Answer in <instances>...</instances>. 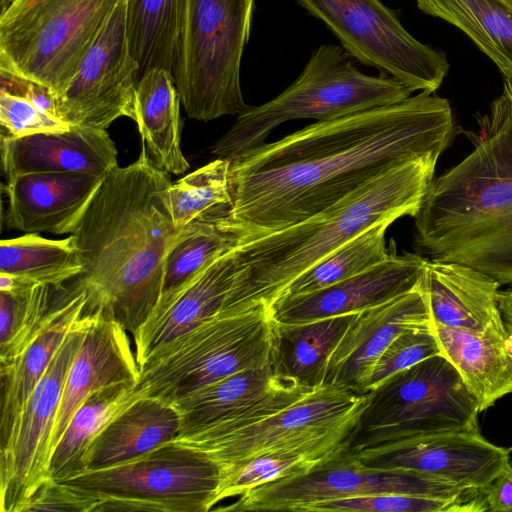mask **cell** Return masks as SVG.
Listing matches in <instances>:
<instances>
[{"mask_svg": "<svg viewBox=\"0 0 512 512\" xmlns=\"http://www.w3.org/2000/svg\"><path fill=\"white\" fill-rule=\"evenodd\" d=\"M240 240L241 236L228 217L191 223L168 253L160 296L182 286L206 266L233 250Z\"/></svg>", "mask_w": 512, "mask_h": 512, "instance_id": "obj_38", "label": "cell"}, {"mask_svg": "<svg viewBox=\"0 0 512 512\" xmlns=\"http://www.w3.org/2000/svg\"><path fill=\"white\" fill-rule=\"evenodd\" d=\"M93 312L74 323L31 393L14 432L0 447V510L21 512L49 475L51 441L63 388Z\"/></svg>", "mask_w": 512, "mask_h": 512, "instance_id": "obj_14", "label": "cell"}, {"mask_svg": "<svg viewBox=\"0 0 512 512\" xmlns=\"http://www.w3.org/2000/svg\"><path fill=\"white\" fill-rule=\"evenodd\" d=\"M278 340L270 306L221 310L156 350L140 367L136 392L173 404L237 372L275 367Z\"/></svg>", "mask_w": 512, "mask_h": 512, "instance_id": "obj_6", "label": "cell"}, {"mask_svg": "<svg viewBox=\"0 0 512 512\" xmlns=\"http://www.w3.org/2000/svg\"><path fill=\"white\" fill-rule=\"evenodd\" d=\"M385 260L350 278L313 293L280 297L270 306L279 324H301L358 313L416 288L428 259L415 253L397 254L390 240Z\"/></svg>", "mask_w": 512, "mask_h": 512, "instance_id": "obj_18", "label": "cell"}, {"mask_svg": "<svg viewBox=\"0 0 512 512\" xmlns=\"http://www.w3.org/2000/svg\"><path fill=\"white\" fill-rule=\"evenodd\" d=\"M349 451L369 467L421 473L466 491H484L510 463L509 450L479 430L387 438Z\"/></svg>", "mask_w": 512, "mask_h": 512, "instance_id": "obj_16", "label": "cell"}, {"mask_svg": "<svg viewBox=\"0 0 512 512\" xmlns=\"http://www.w3.org/2000/svg\"><path fill=\"white\" fill-rule=\"evenodd\" d=\"M420 287L426 295L433 323L484 331L503 321L497 302L499 284L477 270L428 260Z\"/></svg>", "mask_w": 512, "mask_h": 512, "instance_id": "obj_25", "label": "cell"}, {"mask_svg": "<svg viewBox=\"0 0 512 512\" xmlns=\"http://www.w3.org/2000/svg\"><path fill=\"white\" fill-rule=\"evenodd\" d=\"M181 419L170 403L138 397L100 431L87 449L85 471L110 467L175 440Z\"/></svg>", "mask_w": 512, "mask_h": 512, "instance_id": "obj_27", "label": "cell"}, {"mask_svg": "<svg viewBox=\"0 0 512 512\" xmlns=\"http://www.w3.org/2000/svg\"><path fill=\"white\" fill-rule=\"evenodd\" d=\"M171 183L142 143L136 161L105 175L70 234L83 265L73 283L86 293L85 311L118 320L131 336L156 306L168 253L190 225L173 223Z\"/></svg>", "mask_w": 512, "mask_h": 512, "instance_id": "obj_2", "label": "cell"}, {"mask_svg": "<svg viewBox=\"0 0 512 512\" xmlns=\"http://www.w3.org/2000/svg\"><path fill=\"white\" fill-rule=\"evenodd\" d=\"M438 354H441V350L431 322L403 331L377 359L366 386V393L392 375Z\"/></svg>", "mask_w": 512, "mask_h": 512, "instance_id": "obj_41", "label": "cell"}, {"mask_svg": "<svg viewBox=\"0 0 512 512\" xmlns=\"http://www.w3.org/2000/svg\"><path fill=\"white\" fill-rule=\"evenodd\" d=\"M105 176L78 172H38L2 184L8 229L25 233L72 234Z\"/></svg>", "mask_w": 512, "mask_h": 512, "instance_id": "obj_20", "label": "cell"}, {"mask_svg": "<svg viewBox=\"0 0 512 512\" xmlns=\"http://www.w3.org/2000/svg\"><path fill=\"white\" fill-rule=\"evenodd\" d=\"M318 462L302 454L271 452L221 465L216 505L270 482L304 473Z\"/></svg>", "mask_w": 512, "mask_h": 512, "instance_id": "obj_39", "label": "cell"}, {"mask_svg": "<svg viewBox=\"0 0 512 512\" xmlns=\"http://www.w3.org/2000/svg\"><path fill=\"white\" fill-rule=\"evenodd\" d=\"M379 493H402L455 500L470 496L438 478L403 470H381L363 464L347 447L310 470L257 487L218 511H296L310 504Z\"/></svg>", "mask_w": 512, "mask_h": 512, "instance_id": "obj_13", "label": "cell"}, {"mask_svg": "<svg viewBox=\"0 0 512 512\" xmlns=\"http://www.w3.org/2000/svg\"><path fill=\"white\" fill-rule=\"evenodd\" d=\"M453 129L448 100L421 91L265 142L229 160V222L241 240L302 222L415 157L442 153Z\"/></svg>", "mask_w": 512, "mask_h": 512, "instance_id": "obj_1", "label": "cell"}, {"mask_svg": "<svg viewBox=\"0 0 512 512\" xmlns=\"http://www.w3.org/2000/svg\"><path fill=\"white\" fill-rule=\"evenodd\" d=\"M121 0H14L0 15V69L62 94Z\"/></svg>", "mask_w": 512, "mask_h": 512, "instance_id": "obj_8", "label": "cell"}, {"mask_svg": "<svg viewBox=\"0 0 512 512\" xmlns=\"http://www.w3.org/2000/svg\"><path fill=\"white\" fill-rule=\"evenodd\" d=\"M184 0H127L130 53L138 65L136 81L153 68L173 74Z\"/></svg>", "mask_w": 512, "mask_h": 512, "instance_id": "obj_33", "label": "cell"}, {"mask_svg": "<svg viewBox=\"0 0 512 512\" xmlns=\"http://www.w3.org/2000/svg\"><path fill=\"white\" fill-rule=\"evenodd\" d=\"M476 494L461 499L446 500L402 493H379L365 496L323 500L304 507L301 512L476 511Z\"/></svg>", "mask_w": 512, "mask_h": 512, "instance_id": "obj_40", "label": "cell"}, {"mask_svg": "<svg viewBox=\"0 0 512 512\" xmlns=\"http://www.w3.org/2000/svg\"><path fill=\"white\" fill-rule=\"evenodd\" d=\"M255 0H184L173 77L190 118L239 115L250 106L241 64Z\"/></svg>", "mask_w": 512, "mask_h": 512, "instance_id": "obj_7", "label": "cell"}, {"mask_svg": "<svg viewBox=\"0 0 512 512\" xmlns=\"http://www.w3.org/2000/svg\"><path fill=\"white\" fill-rule=\"evenodd\" d=\"M510 466H511V468H512V462H510Z\"/></svg>", "mask_w": 512, "mask_h": 512, "instance_id": "obj_48", "label": "cell"}, {"mask_svg": "<svg viewBox=\"0 0 512 512\" xmlns=\"http://www.w3.org/2000/svg\"><path fill=\"white\" fill-rule=\"evenodd\" d=\"M430 322L420 283L407 293L359 312L329 358L324 386L366 394L373 367L388 345L403 331Z\"/></svg>", "mask_w": 512, "mask_h": 512, "instance_id": "obj_19", "label": "cell"}, {"mask_svg": "<svg viewBox=\"0 0 512 512\" xmlns=\"http://www.w3.org/2000/svg\"><path fill=\"white\" fill-rule=\"evenodd\" d=\"M140 368L128 331L100 311L92 321L65 380L53 430L51 454L71 417L91 393L119 382H138Z\"/></svg>", "mask_w": 512, "mask_h": 512, "instance_id": "obj_21", "label": "cell"}, {"mask_svg": "<svg viewBox=\"0 0 512 512\" xmlns=\"http://www.w3.org/2000/svg\"><path fill=\"white\" fill-rule=\"evenodd\" d=\"M98 503L96 498L80 489L63 482L49 480L36 490L21 512H95Z\"/></svg>", "mask_w": 512, "mask_h": 512, "instance_id": "obj_42", "label": "cell"}, {"mask_svg": "<svg viewBox=\"0 0 512 512\" xmlns=\"http://www.w3.org/2000/svg\"><path fill=\"white\" fill-rule=\"evenodd\" d=\"M422 12L464 32L503 75H512V10L499 0H415Z\"/></svg>", "mask_w": 512, "mask_h": 512, "instance_id": "obj_32", "label": "cell"}, {"mask_svg": "<svg viewBox=\"0 0 512 512\" xmlns=\"http://www.w3.org/2000/svg\"><path fill=\"white\" fill-rule=\"evenodd\" d=\"M474 150L434 178L414 216L415 242L431 261L512 284V103L503 92L479 119Z\"/></svg>", "mask_w": 512, "mask_h": 512, "instance_id": "obj_3", "label": "cell"}, {"mask_svg": "<svg viewBox=\"0 0 512 512\" xmlns=\"http://www.w3.org/2000/svg\"><path fill=\"white\" fill-rule=\"evenodd\" d=\"M478 403L442 354L402 370L368 393L347 449L381 439L479 430Z\"/></svg>", "mask_w": 512, "mask_h": 512, "instance_id": "obj_10", "label": "cell"}, {"mask_svg": "<svg viewBox=\"0 0 512 512\" xmlns=\"http://www.w3.org/2000/svg\"><path fill=\"white\" fill-rule=\"evenodd\" d=\"M441 354L456 368L480 412L512 393V330L503 320L484 331L431 321Z\"/></svg>", "mask_w": 512, "mask_h": 512, "instance_id": "obj_24", "label": "cell"}, {"mask_svg": "<svg viewBox=\"0 0 512 512\" xmlns=\"http://www.w3.org/2000/svg\"><path fill=\"white\" fill-rule=\"evenodd\" d=\"M86 293L74 283L30 345L13 361L0 364V447L7 444L22 411L74 323L84 314Z\"/></svg>", "mask_w": 512, "mask_h": 512, "instance_id": "obj_26", "label": "cell"}, {"mask_svg": "<svg viewBox=\"0 0 512 512\" xmlns=\"http://www.w3.org/2000/svg\"><path fill=\"white\" fill-rule=\"evenodd\" d=\"M126 5L117 4L67 89L55 96L59 117L70 125L106 130L120 117L135 119L138 65L129 49Z\"/></svg>", "mask_w": 512, "mask_h": 512, "instance_id": "obj_15", "label": "cell"}, {"mask_svg": "<svg viewBox=\"0 0 512 512\" xmlns=\"http://www.w3.org/2000/svg\"><path fill=\"white\" fill-rule=\"evenodd\" d=\"M441 153L415 157L334 206L276 232L241 240L232 250L236 277L222 310L271 304L299 275L374 224L415 216Z\"/></svg>", "mask_w": 512, "mask_h": 512, "instance_id": "obj_4", "label": "cell"}, {"mask_svg": "<svg viewBox=\"0 0 512 512\" xmlns=\"http://www.w3.org/2000/svg\"><path fill=\"white\" fill-rule=\"evenodd\" d=\"M497 302L503 320L512 330V289L499 291Z\"/></svg>", "mask_w": 512, "mask_h": 512, "instance_id": "obj_44", "label": "cell"}, {"mask_svg": "<svg viewBox=\"0 0 512 512\" xmlns=\"http://www.w3.org/2000/svg\"><path fill=\"white\" fill-rule=\"evenodd\" d=\"M166 203L177 228L228 217L232 205L230 161L216 158L171 183Z\"/></svg>", "mask_w": 512, "mask_h": 512, "instance_id": "obj_35", "label": "cell"}, {"mask_svg": "<svg viewBox=\"0 0 512 512\" xmlns=\"http://www.w3.org/2000/svg\"><path fill=\"white\" fill-rule=\"evenodd\" d=\"M0 151L6 181L38 172L105 176L118 165L115 144L106 130L80 125L20 138L1 134Z\"/></svg>", "mask_w": 512, "mask_h": 512, "instance_id": "obj_23", "label": "cell"}, {"mask_svg": "<svg viewBox=\"0 0 512 512\" xmlns=\"http://www.w3.org/2000/svg\"><path fill=\"white\" fill-rule=\"evenodd\" d=\"M136 384L132 381L110 384L85 398L52 451L49 462L52 480L63 482L85 471L88 447L111 419L139 397Z\"/></svg>", "mask_w": 512, "mask_h": 512, "instance_id": "obj_30", "label": "cell"}, {"mask_svg": "<svg viewBox=\"0 0 512 512\" xmlns=\"http://www.w3.org/2000/svg\"><path fill=\"white\" fill-rule=\"evenodd\" d=\"M391 223L378 222L342 244L295 278L278 298L316 292L382 262L389 254L385 233Z\"/></svg>", "mask_w": 512, "mask_h": 512, "instance_id": "obj_36", "label": "cell"}, {"mask_svg": "<svg viewBox=\"0 0 512 512\" xmlns=\"http://www.w3.org/2000/svg\"><path fill=\"white\" fill-rule=\"evenodd\" d=\"M68 291L0 273V364L17 358L38 336Z\"/></svg>", "mask_w": 512, "mask_h": 512, "instance_id": "obj_29", "label": "cell"}, {"mask_svg": "<svg viewBox=\"0 0 512 512\" xmlns=\"http://www.w3.org/2000/svg\"><path fill=\"white\" fill-rule=\"evenodd\" d=\"M358 313L279 324L276 371L311 390L323 387L329 358Z\"/></svg>", "mask_w": 512, "mask_h": 512, "instance_id": "obj_31", "label": "cell"}, {"mask_svg": "<svg viewBox=\"0 0 512 512\" xmlns=\"http://www.w3.org/2000/svg\"><path fill=\"white\" fill-rule=\"evenodd\" d=\"M14 0H0V15L3 14Z\"/></svg>", "mask_w": 512, "mask_h": 512, "instance_id": "obj_46", "label": "cell"}, {"mask_svg": "<svg viewBox=\"0 0 512 512\" xmlns=\"http://www.w3.org/2000/svg\"><path fill=\"white\" fill-rule=\"evenodd\" d=\"M486 511L512 512V468L508 467L482 491Z\"/></svg>", "mask_w": 512, "mask_h": 512, "instance_id": "obj_43", "label": "cell"}, {"mask_svg": "<svg viewBox=\"0 0 512 512\" xmlns=\"http://www.w3.org/2000/svg\"><path fill=\"white\" fill-rule=\"evenodd\" d=\"M501 1L505 6L510 8L512 10V0H499Z\"/></svg>", "mask_w": 512, "mask_h": 512, "instance_id": "obj_47", "label": "cell"}, {"mask_svg": "<svg viewBox=\"0 0 512 512\" xmlns=\"http://www.w3.org/2000/svg\"><path fill=\"white\" fill-rule=\"evenodd\" d=\"M180 101L173 74L165 69L153 68L137 82L134 121L149 158L169 174L189 169L180 145Z\"/></svg>", "mask_w": 512, "mask_h": 512, "instance_id": "obj_28", "label": "cell"}, {"mask_svg": "<svg viewBox=\"0 0 512 512\" xmlns=\"http://www.w3.org/2000/svg\"><path fill=\"white\" fill-rule=\"evenodd\" d=\"M367 401L368 393L323 386L244 428L175 440L202 451L219 466L271 452L321 461L348 446Z\"/></svg>", "mask_w": 512, "mask_h": 512, "instance_id": "obj_11", "label": "cell"}, {"mask_svg": "<svg viewBox=\"0 0 512 512\" xmlns=\"http://www.w3.org/2000/svg\"><path fill=\"white\" fill-rule=\"evenodd\" d=\"M413 91L386 75L360 71L342 46L322 44L299 76L278 96L237 115L212 146L216 158L231 160L265 143L280 124L295 119L327 121L400 102Z\"/></svg>", "mask_w": 512, "mask_h": 512, "instance_id": "obj_5", "label": "cell"}, {"mask_svg": "<svg viewBox=\"0 0 512 512\" xmlns=\"http://www.w3.org/2000/svg\"><path fill=\"white\" fill-rule=\"evenodd\" d=\"M0 79L1 134L20 138L70 128L59 117L50 89L2 69Z\"/></svg>", "mask_w": 512, "mask_h": 512, "instance_id": "obj_37", "label": "cell"}, {"mask_svg": "<svg viewBox=\"0 0 512 512\" xmlns=\"http://www.w3.org/2000/svg\"><path fill=\"white\" fill-rule=\"evenodd\" d=\"M83 265L72 235L54 240L36 233L0 242V273L63 287L78 277Z\"/></svg>", "mask_w": 512, "mask_h": 512, "instance_id": "obj_34", "label": "cell"}, {"mask_svg": "<svg viewBox=\"0 0 512 512\" xmlns=\"http://www.w3.org/2000/svg\"><path fill=\"white\" fill-rule=\"evenodd\" d=\"M321 20L343 49L414 91L435 93L449 70L446 54L414 38L381 0H295Z\"/></svg>", "mask_w": 512, "mask_h": 512, "instance_id": "obj_12", "label": "cell"}, {"mask_svg": "<svg viewBox=\"0 0 512 512\" xmlns=\"http://www.w3.org/2000/svg\"><path fill=\"white\" fill-rule=\"evenodd\" d=\"M311 390L275 367L247 369L202 387L172 405L181 419L176 439L217 435L261 421Z\"/></svg>", "mask_w": 512, "mask_h": 512, "instance_id": "obj_17", "label": "cell"}, {"mask_svg": "<svg viewBox=\"0 0 512 512\" xmlns=\"http://www.w3.org/2000/svg\"><path fill=\"white\" fill-rule=\"evenodd\" d=\"M220 466L176 440L63 483L98 500L95 512H208L216 505Z\"/></svg>", "mask_w": 512, "mask_h": 512, "instance_id": "obj_9", "label": "cell"}, {"mask_svg": "<svg viewBox=\"0 0 512 512\" xmlns=\"http://www.w3.org/2000/svg\"><path fill=\"white\" fill-rule=\"evenodd\" d=\"M235 277L231 250L176 290L160 296L146 321L132 336L139 368L160 347L219 313Z\"/></svg>", "mask_w": 512, "mask_h": 512, "instance_id": "obj_22", "label": "cell"}, {"mask_svg": "<svg viewBox=\"0 0 512 512\" xmlns=\"http://www.w3.org/2000/svg\"><path fill=\"white\" fill-rule=\"evenodd\" d=\"M503 92L512 103V75H503Z\"/></svg>", "mask_w": 512, "mask_h": 512, "instance_id": "obj_45", "label": "cell"}]
</instances>
